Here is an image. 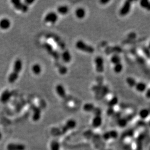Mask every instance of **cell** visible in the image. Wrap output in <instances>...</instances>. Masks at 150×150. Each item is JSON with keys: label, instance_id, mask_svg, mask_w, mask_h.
Instances as JSON below:
<instances>
[{"label": "cell", "instance_id": "obj_15", "mask_svg": "<svg viewBox=\"0 0 150 150\" xmlns=\"http://www.w3.org/2000/svg\"><path fill=\"white\" fill-rule=\"evenodd\" d=\"M33 109V120L34 122H37L40 120L41 116V111L39 108L36 106H34Z\"/></svg>", "mask_w": 150, "mask_h": 150}, {"label": "cell", "instance_id": "obj_4", "mask_svg": "<svg viewBox=\"0 0 150 150\" xmlns=\"http://www.w3.org/2000/svg\"><path fill=\"white\" fill-rule=\"evenodd\" d=\"M12 4L17 10H19L23 13H26L29 10V6L19 0H13L11 1Z\"/></svg>", "mask_w": 150, "mask_h": 150}, {"label": "cell", "instance_id": "obj_23", "mask_svg": "<svg viewBox=\"0 0 150 150\" xmlns=\"http://www.w3.org/2000/svg\"><path fill=\"white\" fill-rule=\"evenodd\" d=\"M96 108L93 104L91 103H85L83 106V109L85 112H93Z\"/></svg>", "mask_w": 150, "mask_h": 150}, {"label": "cell", "instance_id": "obj_20", "mask_svg": "<svg viewBox=\"0 0 150 150\" xmlns=\"http://www.w3.org/2000/svg\"><path fill=\"white\" fill-rule=\"evenodd\" d=\"M75 14L78 18L82 19L85 17L86 15V12L84 9L83 8H78L76 9L75 12Z\"/></svg>", "mask_w": 150, "mask_h": 150}, {"label": "cell", "instance_id": "obj_24", "mask_svg": "<svg viewBox=\"0 0 150 150\" xmlns=\"http://www.w3.org/2000/svg\"><path fill=\"white\" fill-rule=\"evenodd\" d=\"M32 70L33 73L36 75L40 74L41 72V67L39 64H35L33 65L32 67Z\"/></svg>", "mask_w": 150, "mask_h": 150}, {"label": "cell", "instance_id": "obj_19", "mask_svg": "<svg viewBox=\"0 0 150 150\" xmlns=\"http://www.w3.org/2000/svg\"><path fill=\"white\" fill-rule=\"evenodd\" d=\"M150 111L148 109L144 108L140 110V111L139 112V115L140 119L144 120L147 119L150 115Z\"/></svg>", "mask_w": 150, "mask_h": 150}, {"label": "cell", "instance_id": "obj_28", "mask_svg": "<svg viewBox=\"0 0 150 150\" xmlns=\"http://www.w3.org/2000/svg\"><path fill=\"white\" fill-rule=\"evenodd\" d=\"M123 65L121 63H119V64L115 65L114 66V72H116V74H119L120 72H121L122 69H123Z\"/></svg>", "mask_w": 150, "mask_h": 150}, {"label": "cell", "instance_id": "obj_36", "mask_svg": "<svg viewBox=\"0 0 150 150\" xmlns=\"http://www.w3.org/2000/svg\"><path fill=\"white\" fill-rule=\"evenodd\" d=\"M111 150V149H103V150Z\"/></svg>", "mask_w": 150, "mask_h": 150}, {"label": "cell", "instance_id": "obj_29", "mask_svg": "<svg viewBox=\"0 0 150 150\" xmlns=\"http://www.w3.org/2000/svg\"><path fill=\"white\" fill-rule=\"evenodd\" d=\"M59 72L61 74H65L67 72V68L64 65H59L58 67Z\"/></svg>", "mask_w": 150, "mask_h": 150}, {"label": "cell", "instance_id": "obj_3", "mask_svg": "<svg viewBox=\"0 0 150 150\" xmlns=\"http://www.w3.org/2000/svg\"><path fill=\"white\" fill-rule=\"evenodd\" d=\"M43 46L45 50H46L48 54L51 55L55 60L60 59V55L58 51L54 50V48L51 44L47 42H44L43 44Z\"/></svg>", "mask_w": 150, "mask_h": 150}, {"label": "cell", "instance_id": "obj_32", "mask_svg": "<svg viewBox=\"0 0 150 150\" xmlns=\"http://www.w3.org/2000/svg\"><path fill=\"white\" fill-rule=\"evenodd\" d=\"M145 96L147 98L150 99V88H147L145 91Z\"/></svg>", "mask_w": 150, "mask_h": 150}, {"label": "cell", "instance_id": "obj_38", "mask_svg": "<svg viewBox=\"0 0 150 150\" xmlns=\"http://www.w3.org/2000/svg\"><path fill=\"white\" fill-rule=\"evenodd\" d=\"M149 127H150V121H149Z\"/></svg>", "mask_w": 150, "mask_h": 150}, {"label": "cell", "instance_id": "obj_6", "mask_svg": "<svg viewBox=\"0 0 150 150\" xmlns=\"http://www.w3.org/2000/svg\"><path fill=\"white\" fill-rule=\"evenodd\" d=\"M119 133L115 130H111L106 131L102 134V139L105 141H108L111 139H115L119 137Z\"/></svg>", "mask_w": 150, "mask_h": 150}, {"label": "cell", "instance_id": "obj_5", "mask_svg": "<svg viewBox=\"0 0 150 150\" xmlns=\"http://www.w3.org/2000/svg\"><path fill=\"white\" fill-rule=\"evenodd\" d=\"M77 125V123L76 120L73 119H70L67 120L65 122V125L62 126L61 128V132L65 133L69 130H71L72 129H75Z\"/></svg>", "mask_w": 150, "mask_h": 150}, {"label": "cell", "instance_id": "obj_26", "mask_svg": "<svg viewBox=\"0 0 150 150\" xmlns=\"http://www.w3.org/2000/svg\"><path fill=\"white\" fill-rule=\"evenodd\" d=\"M140 6L142 8L150 11V1L147 0H142L140 1Z\"/></svg>", "mask_w": 150, "mask_h": 150}, {"label": "cell", "instance_id": "obj_18", "mask_svg": "<svg viewBox=\"0 0 150 150\" xmlns=\"http://www.w3.org/2000/svg\"><path fill=\"white\" fill-rule=\"evenodd\" d=\"M50 150H61V144L60 142L57 140L51 141L49 144Z\"/></svg>", "mask_w": 150, "mask_h": 150}, {"label": "cell", "instance_id": "obj_7", "mask_svg": "<svg viewBox=\"0 0 150 150\" xmlns=\"http://www.w3.org/2000/svg\"><path fill=\"white\" fill-rule=\"evenodd\" d=\"M132 2L131 1H125L119 10V14L120 16H125L130 13L132 7Z\"/></svg>", "mask_w": 150, "mask_h": 150}, {"label": "cell", "instance_id": "obj_10", "mask_svg": "<svg viewBox=\"0 0 150 150\" xmlns=\"http://www.w3.org/2000/svg\"><path fill=\"white\" fill-rule=\"evenodd\" d=\"M26 146L23 143H10L6 146L7 150H26Z\"/></svg>", "mask_w": 150, "mask_h": 150}, {"label": "cell", "instance_id": "obj_31", "mask_svg": "<svg viewBox=\"0 0 150 150\" xmlns=\"http://www.w3.org/2000/svg\"><path fill=\"white\" fill-rule=\"evenodd\" d=\"M107 114L108 116H111L113 115L114 114V110L113 108L112 107H109V108L107 110Z\"/></svg>", "mask_w": 150, "mask_h": 150}, {"label": "cell", "instance_id": "obj_35", "mask_svg": "<svg viewBox=\"0 0 150 150\" xmlns=\"http://www.w3.org/2000/svg\"><path fill=\"white\" fill-rule=\"evenodd\" d=\"M2 137H3L2 134H1V132L0 131V140H1V139H2Z\"/></svg>", "mask_w": 150, "mask_h": 150}, {"label": "cell", "instance_id": "obj_16", "mask_svg": "<svg viewBox=\"0 0 150 150\" xmlns=\"http://www.w3.org/2000/svg\"><path fill=\"white\" fill-rule=\"evenodd\" d=\"M61 57L63 61L65 63H69L72 59L71 54L68 50L64 51L61 54Z\"/></svg>", "mask_w": 150, "mask_h": 150}, {"label": "cell", "instance_id": "obj_21", "mask_svg": "<svg viewBox=\"0 0 150 150\" xmlns=\"http://www.w3.org/2000/svg\"><path fill=\"white\" fill-rule=\"evenodd\" d=\"M128 120L126 117H120L118 119L117 121V125L120 128H124L127 125L128 123Z\"/></svg>", "mask_w": 150, "mask_h": 150}, {"label": "cell", "instance_id": "obj_1", "mask_svg": "<svg viewBox=\"0 0 150 150\" xmlns=\"http://www.w3.org/2000/svg\"><path fill=\"white\" fill-rule=\"evenodd\" d=\"M23 68V62L21 60L18 59L15 61L14 66H13V71L9 75L8 80L9 83H13L15 82V81L18 79L19 74Z\"/></svg>", "mask_w": 150, "mask_h": 150}, {"label": "cell", "instance_id": "obj_14", "mask_svg": "<svg viewBox=\"0 0 150 150\" xmlns=\"http://www.w3.org/2000/svg\"><path fill=\"white\" fill-rule=\"evenodd\" d=\"M11 26L10 20L7 18H2L0 20V28L2 30H7Z\"/></svg>", "mask_w": 150, "mask_h": 150}, {"label": "cell", "instance_id": "obj_13", "mask_svg": "<svg viewBox=\"0 0 150 150\" xmlns=\"http://www.w3.org/2000/svg\"><path fill=\"white\" fill-rule=\"evenodd\" d=\"M12 96V93L9 91H5L1 94L0 100L3 103H7L10 100Z\"/></svg>", "mask_w": 150, "mask_h": 150}, {"label": "cell", "instance_id": "obj_37", "mask_svg": "<svg viewBox=\"0 0 150 150\" xmlns=\"http://www.w3.org/2000/svg\"><path fill=\"white\" fill-rule=\"evenodd\" d=\"M149 49H150V43H149Z\"/></svg>", "mask_w": 150, "mask_h": 150}, {"label": "cell", "instance_id": "obj_30", "mask_svg": "<svg viewBox=\"0 0 150 150\" xmlns=\"http://www.w3.org/2000/svg\"><path fill=\"white\" fill-rule=\"evenodd\" d=\"M118 103V98L116 97H114L109 102V107H112L113 108V106L115 105H116Z\"/></svg>", "mask_w": 150, "mask_h": 150}, {"label": "cell", "instance_id": "obj_39", "mask_svg": "<svg viewBox=\"0 0 150 150\" xmlns=\"http://www.w3.org/2000/svg\"><path fill=\"white\" fill-rule=\"evenodd\" d=\"M149 150H150V148H149Z\"/></svg>", "mask_w": 150, "mask_h": 150}, {"label": "cell", "instance_id": "obj_8", "mask_svg": "<svg viewBox=\"0 0 150 150\" xmlns=\"http://www.w3.org/2000/svg\"><path fill=\"white\" fill-rule=\"evenodd\" d=\"M96 69L97 72L99 73H102L104 70V60L102 57H96L95 59Z\"/></svg>", "mask_w": 150, "mask_h": 150}, {"label": "cell", "instance_id": "obj_34", "mask_svg": "<svg viewBox=\"0 0 150 150\" xmlns=\"http://www.w3.org/2000/svg\"><path fill=\"white\" fill-rule=\"evenodd\" d=\"M102 4H106L107 3H109V1H106V0H105V1H100Z\"/></svg>", "mask_w": 150, "mask_h": 150}, {"label": "cell", "instance_id": "obj_27", "mask_svg": "<svg viewBox=\"0 0 150 150\" xmlns=\"http://www.w3.org/2000/svg\"><path fill=\"white\" fill-rule=\"evenodd\" d=\"M126 83H127L129 86L131 88H134L136 86L137 82L136 80L133 77H128L126 80Z\"/></svg>", "mask_w": 150, "mask_h": 150}, {"label": "cell", "instance_id": "obj_22", "mask_svg": "<svg viewBox=\"0 0 150 150\" xmlns=\"http://www.w3.org/2000/svg\"><path fill=\"white\" fill-rule=\"evenodd\" d=\"M69 8L66 6H59L57 8V12L60 14L64 15L68 13Z\"/></svg>", "mask_w": 150, "mask_h": 150}, {"label": "cell", "instance_id": "obj_33", "mask_svg": "<svg viewBox=\"0 0 150 150\" xmlns=\"http://www.w3.org/2000/svg\"><path fill=\"white\" fill-rule=\"evenodd\" d=\"M33 2H34V1H32V0H26V1H24V4H26V5L28 6V5L31 4H32Z\"/></svg>", "mask_w": 150, "mask_h": 150}, {"label": "cell", "instance_id": "obj_9", "mask_svg": "<svg viewBox=\"0 0 150 150\" xmlns=\"http://www.w3.org/2000/svg\"><path fill=\"white\" fill-rule=\"evenodd\" d=\"M58 20V16L57 13L51 12L46 15L44 17V21L45 23H55Z\"/></svg>", "mask_w": 150, "mask_h": 150}, {"label": "cell", "instance_id": "obj_17", "mask_svg": "<svg viewBox=\"0 0 150 150\" xmlns=\"http://www.w3.org/2000/svg\"><path fill=\"white\" fill-rule=\"evenodd\" d=\"M135 88L136 90L139 92H145L146 89H147V86L146 83L142 82L136 83Z\"/></svg>", "mask_w": 150, "mask_h": 150}, {"label": "cell", "instance_id": "obj_11", "mask_svg": "<svg viewBox=\"0 0 150 150\" xmlns=\"http://www.w3.org/2000/svg\"><path fill=\"white\" fill-rule=\"evenodd\" d=\"M103 120L101 115L94 116L91 121V125L94 128H99L102 125Z\"/></svg>", "mask_w": 150, "mask_h": 150}, {"label": "cell", "instance_id": "obj_2", "mask_svg": "<svg viewBox=\"0 0 150 150\" xmlns=\"http://www.w3.org/2000/svg\"><path fill=\"white\" fill-rule=\"evenodd\" d=\"M76 47L78 50L89 54H92L95 51L92 46L86 44L81 40H79L76 42Z\"/></svg>", "mask_w": 150, "mask_h": 150}, {"label": "cell", "instance_id": "obj_25", "mask_svg": "<svg viewBox=\"0 0 150 150\" xmlns=\"http://www.w3.org/2000/svg\"><path fill=\"white\" fill-rule=\"evenodd\" d=\"M110 60L112 64H114V65L121 63V58H120L119 55L117 54H115L112 55V57L111 58Z\"/></svg>", "mask_w": 150, "mask_h": 150}, {"label": "cell", "instance_id": "obj_12", "mask_svg": "<svg viewBox=\"0 0 150 150\" xmlns=\"http://www.w3.org/2000/svg\"><path fill=\"white\" fill-rule=\"evenodd\" d=\"M56 91L57 93L61 98L64 100L67 99L68 96L65 91V88L64 86L61 84L57 85L56 87Z\"/></svg>", "mask_w": 150, "mask_h": 150}]
</instances>
